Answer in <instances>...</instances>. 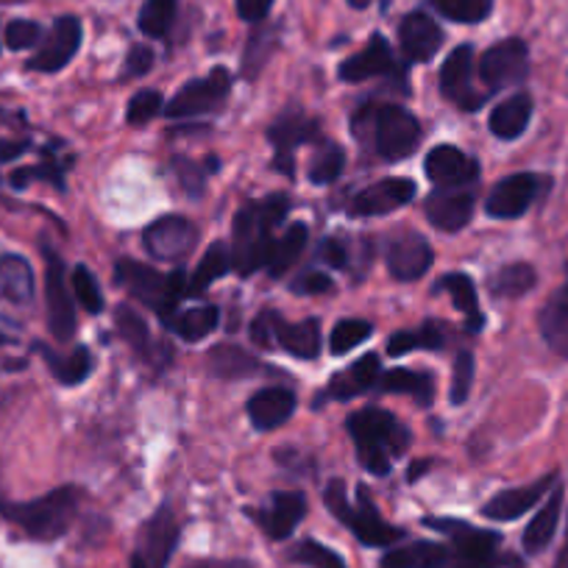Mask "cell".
<instances>
[{"instance_id":"obj_1","label":"cell","mask_w":568,"mask_h":568,"mask_svg":"<svg viewBox=\"0 0 568 568\" xmlns=\"http://www.w3.org/2000/svg\"><path fill=\"white\" fill-rule=\"evenodd\" d=\"M348 433L357 444V457L365 471L385 477L390 471L393 457H402L409 446V433L402 420L393 418L387 409L368 407L348 418Z\"/></svg>"},{"instance_id":"obj_2","label":"cell","mask_w":568,"mask_h":568,"mask_svg":"<svg viewBox=\"0 0 568 568\" xmlns=\"http://www.w3.org/2000/svg\"><path fill=\"white\" fill-rule=\"evenodd\" d=\"M291 210V201L284 195H271L262 204H245L234 217V267L243 276H251L267 265L273 248V226L282 223V217Z\"/></svg>"},{"instance_id":"obj_3","label":"cell","mask_w":568,"mask_h":568,"mask_svg":"<svg viewBox=\"0 0 568 568\" xmlns=\"http://www.w3.org/2000/svg\"><path fill=\"white\" fill-rule=\"evenodd\" d=\"M79 488H64L51 490V494L40 496L31 501H7L0 499V516L7 521L18 524L29 538L34 540H57L73 524L75 513H79Z\"/></svg>"},{"instance_id":"obj_4","label":"cell","mask_w":568,"mask_h":568,"mask_svg":"<svg viewBox=\"0 0 568 568\" xmlns=\"http://www.w3.org/2000/svg\"><path fill=\"white\" fill-rule=\"evenodd\" d=\"M118 282L123 284L136 302L156 310L165 324H171L173 315H176L179 298L187 296V276L182 271L160 273L156 267L142 265V262L134 260L118 262Z\"/></svg>"},{"instance_id":"obj_5","label":"cell","mask_w":568,"mask_h":568,"mask_svg":"<svg viewBox=\"0 0 568 568\" xmlns=\"http://www.w3.org/2000/svg\"><path fill=\"white\" fill-rule=\"evenodd\" d=\"M324 501L332 510V516H335L337 521L346 524V527L357 535L359 544L393 546L396 540L404 538V529L390 527V524L379 516V510H376V505L368 499V494H365L363 488H359L357 494V505H352L346 496V485H343L341 479H332L329 488H326L324 494Z\"/></svg>"},{"instance_id":"obj_6","label":"cell","mask_w":568,"mask_h":568,"mask_svg":"<svg viewBox=\"0 0 568 568\" xmlns=\"http://www.w3.org/2000/svg\"><path fill=\"white\" fill-rule=\"evenodd\" d=\"M357 118L368 120L376 154L387 162L404 160V156L413 154L415 145L420 142V123L415 120V114L396 106V103H382L376 109H365Z\"/></svg>"},{"instance_id":"obj_7","label":"cell","mask_w":568,"mask_h":568,"mask_svg":"<svg viewBox=\"0 0 568 568\" xmlns=\"http://www.w3.org/2000/svg\"><path fill=\"white\" fill-rule=\"evenodd\" d=\"M229 90H232V75H229V70H212L206 79L190 81V84H184L182 90L173 95V101L165 106L168 118L182 120L215 112V109H221L223 101L229 98Z\"/></svg>"},{"instance_id":"obj_8","label":"cell","mask_w":568,"mask_h":568,"mask_svg":"<svg viewBox=\"0 0 568 568\" xmlns=\"http://www.w3.org/2000/svg\"><path fill=\"white\" fill-rule=\"evenodd\" d=\"M529 73V51L521 40H501L479 59V79L488 84V92L501 87L521 84Z\"/></svg>"},{"instance_id":"obj_9","label":"cell","mask_w":568,"mask_h":568,"mask_svg":"<svg viewBox=\"0 0 568 568\" xmlns=\"http://www.w3.org/2000/svg\"><path fill=\"white\" fill-rule=\"evenodd\" d=\"M45 256V304H48V326L57 341H70L75 332V307L73 296L64 282V262L51 248H42Z\"/></svg>"},{"instance_id":"obj_10","label":"cell","mask_w":568,"mask_h":568,"mask_svg":"<svg viewBox=\"0 0 568 568\" xmlns=\"http://www.w3.org/2000/svg\"><path fill=\"white\" fill-rule=\"evenodd\" d=\"M199 232H195L193 223L182 215H165L160 221L151 223L145 232H142V243L154 260L162 262H176L182 256H187L193 251Z\"/></svg>"},{"instance_id":"obj_11","label":"cell","mask_w":568,"mask_h":568,"mask_svg":"<svg viewBox=\"0 0 568 568\" xmlns=\"http://www.w3.org/2000/svg\"><path fill=\"white\" fill-rule=\"evenodd\" d=\"M474 48L460 45L449 53V59L444 62L440 70V92H444L449 101H455L460 109H474L483 106V101L488 98V92H474Z\"/></svg>"},{"instance_id":"obj_12","label":"cell","mask_w":568,"mask_h":568,"mask_svg":"<svg viewBox=\"0 0 568 568\" xmlns=\"http://www.w3.org/2000/svg\"><path fill=\"white\" fill-rule=\"evenodd\" d=\"M307 516V499L298 490H278L271 496L265 507L254 513V521L260 524L262 532L273 540L291 538L302 518Z\"/></svg>"},{"instance_id":"obj_13","label":"cell","mask_w":568,"mask_h":568,"mask_svg":"<svg viewBox=\"0 0 568 568\" xmlns=\"http://www.w3.org/2000/svg\"><path fill=\"white\" fill-rule=\"evenodd\" d=\"M81 45V23L79 18H59L53 23L51 34L45 37V42L40 45V51L34 53V59L29 62V70L37 73H57L62 70L70 59L75 57Z\"/></svg>"},{"instance_id":"obj_14","label":"cell","mask_w":568,"mask_h":568,"mask_svg":"<svg viewBox=\"0 0 568 568\" xmlns=\"http://www.w3.org/2000/svg\"><path fill=\"white\" fill-rule=\"evenodd\" d=\"M535 195H538V179L532 173H516V176L501 179L490 190L488 201H485V212L490 217H499V221H513V217H521L532 206Z\"/></svg>"},{"instance_id":"obj_15","label":"cell","mask_w":568,"mask_h":568,"mask_svg":"<svg viewBox=\"0 0 568 568\" xmlns=\"http://www.w3.org/2000/svg\"><path fill=\"white\" fill-rule=\"evenodd\" d=\"M413 195H415V182H409V179H382V182L359 190V193L354 195L348 212H352L354 217L387 215V212L409 204Z\"/></svg>"},{"instance_id":"obj_16","label":"cell","mask_w":568,"mask_h":568,"mask_svg":"<svg viewBox=\"0 0 568 568\" xmlns=\"http://www.w3.org/2000/svg\"><path fill=\"white\" fill-rule=\"evenodd\" d=\"M318 136V120L304 118V114H282L276 123L267 131V140L273 142L276 149V168L282 173H293V154H296L298 145L304 142H313Z\"/></svg>"},{"instance_id":"obj_17","label":"cell","mask_w":568,"mask_h":568,"mask_svg":"<svg viewBox=\"0 0 568 568\" xmlns=\"http://www.w3.org/2000/svg\"><path fill=\"white\" fill-rule=\"evenodd\" d=\"M424 171L429 182L440 184V187H460V184L477 182L479 176L477 160H471L466 151L455 149V145H435L426 154Z\"/></svg>"},{"instance_id":"obj_18","label":"cell","mask_w":568,"mask_h":568,"mask_svg":"<svg viewBox=\"0 0 568 568\" xmlns=\"http://www.w3.org/2000/svg\"><path fill=\"white\" fill-rule=\"evenodd\" d=\"M176 540H179L176 516H173L171 505H162L160 510H156V516L145 524V532H142L136 551L145 557L149 568H168L173 549H176Z\"/></svg>"},{"instance_id":"obj_19","label":"cell","mask_w":568,"mask_h":568,"mask_svg":"<svg viewBox=\"0 0 568 568\" xmlns=\"http://www.w3.org/2000/svg\"><path fill=\"white\" fill-rule=\"evenodd\" d=\"M433 267V248L418 234H404L387 245V271L398 282H415Z\"/></svg>"},{"instance_id":"obj_20","label":"cell","mask_w":568,"mask_h":568,"mask_svg":"<svg viewBox=\"0 0 568 568\" xmlns=\"http://www.w3.org/2000/svg\"><path fill=\"white\" fill-rule=\"evenodd\" d=\"M426 217L440 232H460L463 226H468L474 215V195L466 193V190H444L433 193L424 204Z\"/></svg>"},{"instance_id":"obj_21","label":"cell","mask_w":568,"mask_h":568,"mask_svg":"<svg viewBox=\"0 0 568 568\" xmlns=\"http://www.w3.org/2000/svg\"><path fill=\"white\" fill-rule=\"evenodd\" d=\"M398 40H402V51L409 62H429L440 51L444 31L429 14L413 12L402 20Z\"/></svg>"},{"instance_id":"obj_22","label":"cell","mask_w":568,"mask_h":568,"mask_svg":"<svg viewBox=\"0 0 568 568\" xmlns=\"http://www.w3.org/2000/svg\"><path fill=\"white\" fill-rule=\"evenodd\" d=\"M396 73V59H393L390 45L382 34L371 37L368 45L352 59L341 64V79L348 84H359V81L376 79V75H393Z\"/></svg>"},{"instance_id":"obj_23","label":"cell","mask_w":568,"mask_h":568,"mask_svg":"<svg viewBox=\"0 0 568 568\" xmlns=\"http://www.w3.org/2000/svg\"><path fill=\"white\" fill-rule=\"evenodd\" d=\"M555 483L557 477L555 474H549V477L538 479V483L532 485H524V488L501 490V494H496L494 499L483 507V516L494 518V521H516V518H521L524 513L532 510Z\"/></svg>"},{"instance_id":"obj_24","label":"cell","mask_w":568,"mask_h":568,"mask_svg":"<svg viewBox=\"0 0 568 568\" xmlns=\"http://www.w3.org/2000/svg\"><path fill=\"white\" fill-rule=\"evenodd\" d=\"M293 413H296V396L287 387H265V390H260L248 402L251 424L262 429V433L276 429L284 420H291Z\"/></svg>"},{"instance_id":"obj_25","label":"cell","mask_w":568,"mask_h":568,"mask_svg":"<svg viewBox=\"0 0 568 568\" xmlns=\"http://www.w3.org/2000/svg\"><path fill=\"white\" fill-rule=\"evenodd\" d=\"M538 326L546 346L568 359V282L560 284L549 296V302L544 304L538 315Z\"/></svg>"},{"instance_id":"obj_26","label":"cell","mask_w":568,"mask_h":568,"mask_svg":"<svg viewBox=\"0 0 568 568\" xmlns=\"http://www.w3.org/2000/svg\"><path fill=\"white\" fill-rule=\"evenodd\" d=\"M379 376H382L379 357H376V354H365V357H359L354 365L343 368L341 374L329 382L326 393H329L332 398H337V402H348V398L371 390V387L379 382Z\"/></svg>"},{"instance_id":"obj_27","label":"cell","mask_w":568,"mask_h":568,"mask_svg":"<svg viewBox=\"0 0 568 568\" xmlns=\"http://www.w3.org/2000/svg\"><path fill=\"white\" fill-rule=\"evenodd\" d=\"M562 513V488L555 485V490L549 494V499L544 501L538 513H535L532 521L524 529V551L527 555H540V551L549 549V544L555 540L557 524H560Z\"/></svg>"},{"instance_id":"obj_28","label":"cell","mask_w":568,"mask_h":568,"mask_svg":"<svg viewBox=\"0 0 568 568\" xmlns=\"http://www.w3.org/2000/svg\"><path fill=\"white\" fill-rule=\"evenodd\" d=\"M0 298L9 304H29L34 298V271L26 256H0Z\"/></svg>"},{"instance_id":"obj_29","label":"cell","mask_w":568,"mask_h":568,"mask_svg":"<svg viewBox=\"0 0 568 568\" xmlns=\"http://www.w3.org/2000/svg\"><path fill=\"white\" fill-rule=\"evenodd\" d=\"M529 118H532V98L527 92H518L490 112L488 125L499 140H516L529 125Z\"/></svg>"},{"instance_id":"obj_30","label":"cell","mask_w":568,"mask_h":568,"mask_svg":"<svg viewBox=\"0 0 568 568\" xmlns=\"http://www.w3.org/2000/svg\"><path fill=\"white\" fill-rule=\"evenodd\" d=\"M276 343L298 359H315L321 352V324L315 318L298 321V324H284L278 318Z\"/></svg>"},{"instance_id":"obj_31","label":"cell","mask_w":568,"mask_h":568,"mask_svg":"<svg viewBox=\"0 0 568 568\" xmlns=\"http://www.w3.org/2000/svg\"><path fill=\"white\" fill-rule=\"evenodd\" d=\"M379 390L387 393H409L418 404H433L435 396V379L424 371H407V368H393V371H382L379 382H376Z\"/></svg>"},{"instance_id":"obj_32","label":"cell","mask_w":568,"mask_h":568,"mask_svg":"<svg viewBox=\"0 0 568 568\" xmlns=\"http://www.w3.org/2000/svg\"><path fill=\"white\" fill-rule=\"evenodd\" d=\"M449 555V546L433 544V540H418V544L398 546L382 557V568H435Z\"/></svg>"},{"instance_id":"obj_33","label":"cell","mask_w":568,"mask_h":568,"mask_svg":"<svg viewBox=\"0 0 568 568\" xmlns=\"http://www.w3.org/2000/svg\"><path fill=\"white\" fill-rule=\"evenodd\" d=\"M37 352H42L48 368L53 371V376H57L62 385H81V382H84L92 371V354H90V348H84V346L73 348V352L64 354V357L62 354H53L51 348H45V346H37Z\"/></svg>"},{"instance_id":"obj_34","label":"cell","mask_w":568,"mask_h":568,"mask_svg":"<svg viewBox=\"0 0 568 568\" xmlns=\"http://www.w3.org/2000/svg\"><path fill=\"white\" fill-rule=\"evenodd\" d=\"M310 240V229L304 223H291V226L284 229V234L278 240H273L271 248V260H267V273L271 276H282L293 262L302 256V251L307 248Z\"/></svg>"},{"instance_id":"obj_35","label":"cell","mask_w":568,"mask_h":568,"mask_svg":"<svg viewBox=\"0 0 568 568\" xmlns=\"http://www.w3.org/2000/svg\"><path fill=\"white\" fill-rule=\"evenodd\" d=\"M538 282V273L529 262H510V265L499 267L490 278V293L496 298H521L527 296L529 291Z\"/></svg>"},{"instance_id":"obj_36","label":"cell","mask_w":568,"mask_h":568,"mask_svg":"<svg viewBox=\"0 0 568 568\" xmlns=\"http://www.w3.org/2000/svg\"><path fill=\"white\" fill-rule=\"evenodd\" d=\"M232 265H234V260H232V251H229V245L212 243L210 248H206V254L201 256L195 273L190 276V282H187L190 296H199V293H204L206 287L215 282V278L226 276V273L232 271Z\"/></svg>"},{"instance_id":"obj_37","label":"cell","mask_w":568,"mask_h":568,"mask_svg":"<svg viewBox=\"0 0 568 568\" xmlns=\"http://www.w3.org/2000/svg\"><path fill=\"white\" fill-rule=\"evenodd\" d=\"M440 287L449 293L452 302H455V307L466 315L468 329L477 332L479 326L485 324V318H483V313H479L477 287H474L471 278H468L466 273H446V276L440 278Z\"/></svg>"},{"instance_id":"obj_38","label":"cell","mask_w":568,"mask_h":568,"mask_svg":"<svg viewBox=\"0 0 568 568\" xmlns=\"http://www.w3.org/2000/svg\"><path fill=\"white\" fill-rule=\"evenodd\" d=\"M217 321H221V310L217 307H193L182 315H173V321L168 326H171L182 341L199 343L217 329Z\"/></svg>"},{"instance_id":"obj_39","label":"cell","mask_w":568,"mask_h":568,"mask_svg":"<svg viewBox=\"0 0 568 568\" xmlns=\"http://www.w3.org/2000/svg\"><path fill=\"white\" fill-rule=\"evenodd\" d=\"M210 368L221 379H240V376H254L260 363L237 346H215L210 352Z\"/></svg>"},{"instance_id":"obj_40","label":"cell","mask_w":568,"mask_h":568,"mask_svg":"<svg viewBox=\"0 0 568 568\" xmlns=\"http://www.w3.org/2000/svg\"><path fill=\"white\" fill-rule=\"evenodd\" d=\"M446 326L435 324V321H426L418 332H398L387 341L385 352L390 357H404V354L415 352V348H440L446 343Z\"/></svg>"},{"instance_id":"obj_41","label":"cell","mask_w":568,"mask_h":568,"mask_svg":"<svg viewBox=\"0 0 568 568\" xmlns=\"http://www.w3.org/2000/svg\"><path fill=\"white\" fill-rule=\"evenodd\" d=\"M176 3L179 0H145V7L140 9V31L151 40H160L171 31L173 20H176Z\"/></svg>"},{"instance_id":"obj_42","label":"cell","mask_w":568,"mask_h":568,"mask_svg":"<svg viewBox=\"0 0 568 568\" xmlns=\"http://www.w3.org/2000/svg\"><path fill=\"white\" fill-rule=\"evenodd\" d=\"M433 7L455 23H483L494 9V0H433Z\"/></svg>"},{"instance_id":"obj_43","label":"cell","mask_w":568,"mask_h":568,"mask_svg":"<svg viewBox=\"0 0 568 568\" xmlns=\"http://www.w3.org/2000/svg\"><path fill=\"white\" fill-rule=\"evenodd\" d=\"M114 324H118L120 337H123V341L129 343L134 352H149V346H151L149 324H145V321H142V315H136L129 304L118 307V313H114Z\"/></svg>"},{"instance_id":"obj_44","label":"cell","mask_w":568,"mask_h":568,"mask_svg":"<svg viewBox=\"0 0 568 568\" xmlns=\"http://www.w3.org/2000/svg\"><path fill=\"white\" fill-rule=\"evenodd\" d=\"M371 332H374V326L363 318L341 321V324L332 329V341H329L332 354H348L352 348L363 346V343L371 337Z\"/></svg>"},{"instance_id":"obj_45","label":"cell","mask_w":568,"mask_h":568,"mask_svg":"<svg viewBox=\"0 0 568 568\" xmlns=\"http://www.w3.org/2000/svg\"><path fill=\"white\" fill-rule=\"evenodd\" d=\"M291 560L310 568H348L346 560H343L335 549L318 544V540H302V544L291 551Z\"/></svg>"},{"instance_id":"obj_46","label":"cell","mask_w":568,"mask_h":568,"mask_svg":"<svg viewBox=\"0 0 568 568\" xmlns=\"http://www.w3.org/2000/svg\"><path fill=\"white\" fill-rule=\"evenodd\" d=\"M343 165H346V154L341 151V145H324L310 162V182L332 184L343 173Z\"/></svg>"},{"instance_id":"obj_47","label":"cell","mask_w":568,"mask_h":568,"mask_svg":"<svg viewBox=\"0 0 568 568\" xmlns=\"http://www.w3.org/2000/svg\"><path fill=\"white\" fill-rule=\"evenodd\" d=\"M73 293L75 298H79L81 307H84L90 315H98L103 310V293L101 287H98L95 276L90 273V267L79 265L73 271Z\"/></svg>"},{"instance_id":"obj_48","label":"cell","mask_w":568,"mask_h":568,"mask_svg":"<svg viewBox=\"0 0 568 568\" xmlns=\"http://www.w3.org/2000/svg\"><path fill=\"white\" fill-rule=\"evenodd\" d=\"M162 112V95L156 90H142L136 92L129 101V109H125V120L131 125H145Z\"/></svg>"},{"instance_id":"obj_49","label":"cell","mask_w":568,"mask_h":568,"mask_svg":"<svg viewBox=\"0 0 568 568\" xmlns=\"http://www.w3.org/2000/svg\"><path fill=\"white\" fill-rule=\"evenodd\" d=\"M474 382V357L460 352L455 357V374H452V404H466Z\"/></svg>"},{"instance_id":"obj_50","label":"cell","mask_w":568,"mask_h":568,"mask_svg":"<svg viewBox=\"0 0 568 568\" xmlns=\"http://www.w3.org/2000/svg\"><path fill=\"white\" fill-rule=\"evenodd\" d=\"M37 179H42V182H53L57 187H64V179H62V168L57 165V162H42V165H34V168H20V171L12 173V187L23 190L29 187L31 182H37Z\"/></svg>"},{"instance_id":"obj_51","label":"cell","mask_w":568,"mask_h":568,"mask_svg":"<svg viewBox=\"0 0 568 568\" xmlns=\"http://www.w3.org/2000/svg\"><path fill=\"white\" fill-rule=\"evenodd\" d=\"M42 29L34 20H12L7 26V45L12 51H26V48H34L40 42Z\"/></svg>"},{"instance_id":"obj_52","label":"cell","mask_w":568,"mask_h":568,"mask_svg":"<svg viewBox=\"0 0 568 568\" xmlns=\"http://www.w3.org/2000/svg\"><path fill=\"white\" fill-rule=\"evenodd\" d=\"M291 291L296 293V296H321V293L332 291V278L321 271H307L291 284Z\"/></svg>"},{"instance_id":"obj_53","label":"cell","mask_w":568,"mask_h":568,"mask_svg":"<svg viewBox=\"0 0 568 568\" xmlns=\"http://www.w3.org/2000/svg\"><path fill=\"white\" fill-rule=\"evenodd\" d=\"M151 68H154V51H151L149 45H134L129 51V57H125L123 75H129V79H140V75L149 73Z\"/></svg>"},{"instance_id":"obj_54","label":"cell","mask_w":568,"mask_h":568,"mask_svg":"<svg viewBox=\"0 0 568 568\" xmlns=\"http://www.w3.org/2000/svg\"><path fill=\"white\" fill-rule=\"evenodd\" d=\"M276 324H278V315L276 313L256 315L254 324H251V337H254L256 346L271 348L273 343H276Z\"/></svg>"},{"instance_id":"obj_55","label":"cell","mask_w":568,"mask_h":568,"mask_svg":"<svg viewBox=\"0 0 568 568\" xmlns=\"http://www.w3.org/2000/svg\"><path fill=\"white\" fill-rule=\"evenodd\" d=\"M176 171H179V179H182L184 190L193 195H199L201 190H204V171H201L195 162H187V160H176Z\"/></svg>"},{"instance_id":"obj_56","label":"cell","mask_w":568,"mask_h":568,"mask_svg":"<svg viewBox=\"0 0 568 568\" xmlns=\"http://www.w3.org/2000/svg\"><path fill=\"white\" fill-rule=\"evenodd\" d=\"M273 0H237V14L248 23H260L271 12Z\"/></svg>"},{"instance_id":"obj_57","label":"cell","mask_w":568,"mask_h":568,"mask_svg":"<svg viewBox=\"0 0 568 568\" xmlns=\"http://www.w3.org/2000/svg\"><path fill=\"white\" fill-rule=\"evenodd\" d=\"M318 256H321V262H326V265H332V267H346V262H348L346 248H343L337 240H324V245L318 248Z\"/></svg>"},{"instance_id":"obj_58","label":"cell","mask_w":568,"mask_h":568,"mask_svg":"<svg viewBox=\"0 0 568 568\" xmlns=\"http://www.w3.org/2000/svg\"><path fill=\"white\" fill-rule=\"evenodd\" d=\"M26 149H29V140H0V162H9L14 160V156L26 154Z\"/></svg>"},{"instance_id":"obj_59","label":"cell","mask_w":568,"mask_h":568,"mask_svg":"<svg viewBox=\"0 0 568 568\" xmlns=\"http://www.w3.org/2000/svg\"><path fill=\"white\" fill-rule=\"evenodd\" d=\"M187 568H251L248 562H240V560H201L193 562Z\"/></svg>"},{"instance_id":"obj_60","label":"cell","mask_w":568,"mask_h":568,"mask_svg":"<svg viewBox=\"0 0 568 568\" xmlns=\"http://www.w3.org/2000/svg\"><path fill=\"white\" fill-rule=\"evenodd\" d=\"M555 568H568V532H566V546H562L560 557H557Z\"/></svg>"},{"instance_id":"obj_61","label":"cell","mask_w":568,"mask_h":568,"mask_svg":"<svg viewBox=\"0 0 568 568\" xmlns=\"http://www.w3.org/2000/svg\"><path fill=\"white\" fill-rule=\"evenodd\" d=\"M131 568H149V562H145L140 551H134V557H131Z\"/></svg>"},{"instance_id":"obj_62","label":"cell","mask_w":568,"mask_h":568,"mask_svg":"<svg viewBox=\"0 0 568 568\" xmlns=\"http://www.w3.org/2000/svg\"><path fill=\"white\" fill-rule=\"evenodd\" d=\"M348 3H352L354 9H365V7H368V0H348Z\"/></svg>"},{"instance_id":"obj_63","label":"cell","mask_w":568,"mask_h":568,"mask_svg":"<svg viewBox=\"0 0 568 568\" xmlns=\"http://www.w3.org/2000/svg\"><path fill=\"white\" fill-rule=\"evenodd\" d=\"M7 343H12V337L3 335V332H0V346H7Z\"/></svg>"}]
</instances>
